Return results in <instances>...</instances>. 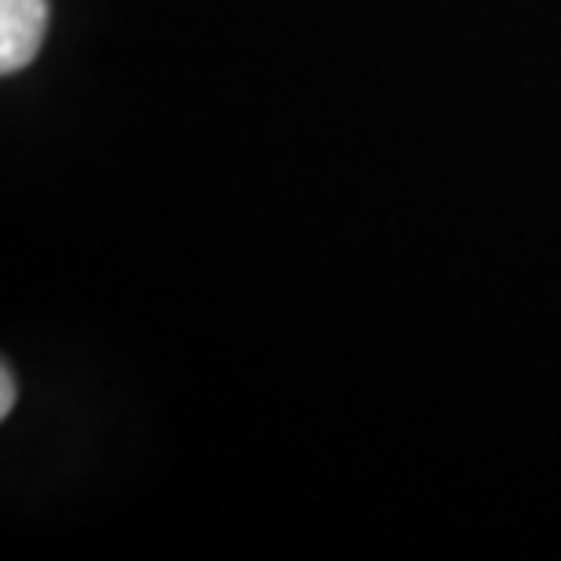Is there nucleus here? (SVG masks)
<instances>
[{"instance_id":"obj_1","label":"nucleus","mask_w":561,"mask_h":561,"mask_svg":"<svg viewBox=\"0 0 561 561\" xmlns=\"http://www.w3.org/2000/svg\"><path fill=\"white\" fill-rule=\"evenodd\" d=\"M48 33V0H0V73H19Z\"/></svg>"},{"instance_id":"obj_2","label":"nucleus","mask_w":561,"mask_h":561,"mask_svg":"<svg viewBox=\"0 0 561 561\" xmlns=\"http://www.w3.org/2000/svg\"><path fill=\"white\" fill-rule=\"evenodd\" d=\"M11 405H15V387H11V368L4 365V373H0V416H11Z\"/></svg>"}]
</instances>
